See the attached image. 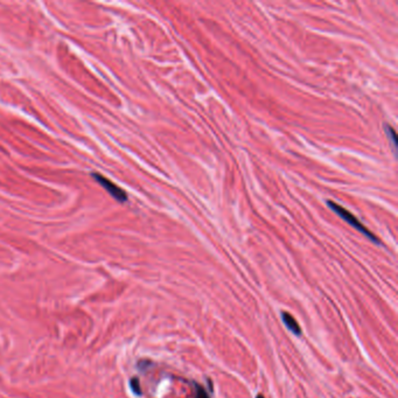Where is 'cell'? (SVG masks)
Masks as SVG:
<instances>
[{"label": "cell", "mask_w": 398, "mask_h": 398, "mask_svg": "<svg viewBox=\"0 0 398 398\" xmlns=\"http://www.w3.org/2000/svg\"><path fill=\"white\" fill-rule=\"evenodd\" d=\"M327 206L330 207V208L333 210V212L338 214L339 216L342 218V220L346 221L348 225H351L353 228H355L357 231H360L361 234H363L365 237L370 239V241H372L374 243H376V244H380V239L377 238L375 235L371 233L370 230L365 228V227L362 225V223H361L355 217V215H353L351 212H348L346 208H343L342 206L338 205L334 201H327Z\"/></svg>", "instance_id": "cell-1"}, {"label": "cell", "mask_w": 398, "mask_h": 398, "mask_svg": "<svg viewBox=\"0 0 398 398\" xmlns=\"http://www.w3.org/2000/svg\"><path fill=\"white\" fill-rule=\"evenodd\" d=\"M93 177L96 178V180L102 185L105 189L110 193L116 200H118L120 202H124L128 200V195L124 192L123 189H120L118 186H116L115 184H112L110 180H108L107 178H104L102 176H98V174H93Z\"/></svg>", "instance_id": "cell-2"}, {"label": "cell", "mask_w": 398, "mask_h": 398, "mask_svg": "<svg viewBox=\"0 0 398 398\" xmlns=\"http://www.w3.org/2000/svg\"><path fill=\"white\" fill-rule=\"evenodd\" d=\"M282 319L284 324H285V326L293 333V334L295 335L302 334V330H300L298 322L295 321V319L290 313H287V312H282Z\"/></svg>", "instance_id": "cell-3"}, {"label": "cell", "mask_w": 398, "mask_h": 398, "mask_svg": "<svg viewBox=\"0 0 398 398\" xmlns=\"http://www.w3.org/2000/svg\"><path fill=\"white\" fill-rule=\"evenodd\" d=\"M384 130H385V133H387V136L389 138L390 143H391L392 146H393V152H396L397 145H398L396 131H395V130H393L392 127H390V125H388V124H384Z\"/></svg>", "instance_id": "cell-4"}, {"label": "cell", "mask_w": 398, "mask_h": 398, "mask_svg": "<svg viewBox=\"0 0 398 398\" xmlns=\"http://www.w3.org/2000/svg\"><path fill=\"white\" fill-rule=\"evenodd\" d=\"M195 385H196V398H209V395L207 393L204 387H201V385L196 383H195Z\"/></svg>", "instance_id": "cell-5"}, {"label": "cell", "mask_w": 398, "mask_h": 398, "mask_svg": "<svg viewBox=\"0 0 398 398\" xmlns=\"http://www.w3.org/2000/svg\"><path fill=\"white\" fill-rule=\"evenodd\" d=\"M131 387L133 389V391H135V393H137V395H141V391L139 390V383H138L137 379H133L131 381Z\"/></svg>", "instance_id": "cell-6"}, {"label": "cell", "mask_w": 398, "mask_h": 398, "mask_svg": "<svg viewBox=\"0 0 398 398\" xmlns=\"http://www.w3.org/2000/svg\"><path fill=\"white\" fill-rule=\"evenodd\" d=\"M256 398H264V397H263V395H257L256 396Z\"/></svg>", "instance_id": "cell-7"}]
</instances>
